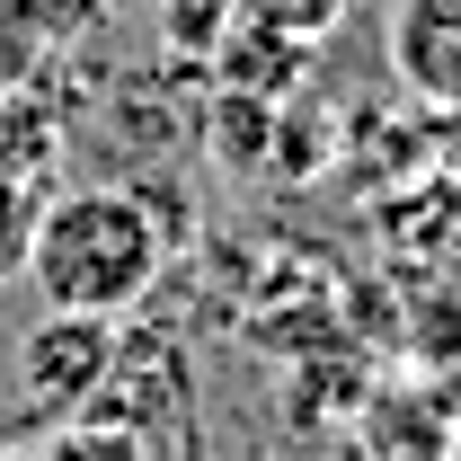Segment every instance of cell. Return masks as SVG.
Wrapping results in <instances>:
<instances>
[{
	"instance_id": "cell-3",
	"label": "cell",
	"mask_w": 461,
	"mask_h": 461,
	"mask_svg": "<svg viewBox=\"0 0 461 461\" xmlns=\"http://www.w3.org/2000/svg\"><path fill=\"white\" fill-rule=\"evenodd\" d=\"M107 346H115V320H45L18 346V373H27V391L45 408H71L80 391L107 382Z\"/></svg>"
},
{
	"instance_id": "cell-4",
	"label": "cell",
	"mask_w": 461,
	"mask_h": 461,
	"mask_svg": "<svg viewBox=\"0 0 461 461\" xmlns=\"http://www.w3.org/2000/svg\"><path fill=\"white\" fill-rule=\"evenodd\" d=\"M18 461H151V444H142L133 426H115V417H71L45 444H27Z\"/></svg>"
},
{
	"instance_id": "cell-1",
	"label": "cell",
	"mask_w": 461,
	"mask_h": 461,
	"mask_svg": "<svg viewBox=\"0 0 461 461\" xmlns=\"http://www.w3.org/2000/svg\"><path fill=\"white\" fill-rule=\"evenodd\" d=\"M27 293L54 320H124L160 285L169 240L133 186H71L27 222Z\"/></svg>"
},
{
	"instance_id": "cell-7",
	"label": "cell",
	"mask_w": 461,
	"mask_h": 461,
	"mask_svg": "<svg viewBox=\"0 0 461 461\" xmlns=\"http://www.w3.org/2000/svg\"><path fill=\"white\" fill-rule=\"evenodd\" d=\"M435 461H461V435H453V444H444V453H435Z\"/></svg>"
},
{
	"instance_id": "cell-8",
	"label": "cell",
	"mask_w": 461,
	"mask_h": 461,
	"mask_svg": "<svg viewBox=\"0 0 461 461\" xmlns=\"http://www.w3.org/2000/svg\"><path fill=\"white\" fill-rule=\"evenodd\" d=\"M355 461H391V453H355Z\"/></svg>"
},
{
	"instance_id": "cell-6",
	"label": "cell",
	"mask_w": 461,
	"mask_h": 461,
	"mask_svg": "<svg viewBox=\"0 0 461 461\" xmlns=\"http://www.w3.org/2000/svg\"><path fill=\"white\" fill-rule=\"evenodd\" d=\"M18 258H27V204H18V186L0 177V276H18Z\"/></svg>"
},
{
	"instance_id": "cell-5",
	"label": "cell",
	"mask_w": 461,
	"mask_h": 461,
	"mask_svg": "<svg viewBox=\"0 0 461 461\" xmlns=\"http://www.w3.org/2000/svg\"><path fill=\"white\" fill-rule=\"evenodd\" d=\"M240 9H249L276 45H311V36H329L346 18V0H240Z\"/></svg>"
},
{
	"instance_id": "cell-9",
	"label": "cell",
	"mask_w": 461,
	"mask_h": 461,
	"mask_svg": "<svg viewBox=\"0 0 461 461\" xmlns=\"http://www.w3.org/2000/svg\"><path fill=\"white\" fill-rule=\"evenodd\" d=\"M0 461H18V453H0Z\"/></svg>"
},
{
	"instance_id": "cell-2",
	"label": "cell",
	"mask_w": 461,
	"mask_h": 461,
	"mask_svg": "<svg viewBox=\"0 0 461 461\" xmlns=\"http://www.w3.org/2000/svg\"><path fill=\"white\" fill-rule=\"evenodd\" d=\"M382 62L417 107L461 115V0H391L382 9Z\"/></svg>"
}]
</instances>
